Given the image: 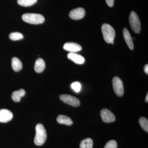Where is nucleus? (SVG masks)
Listing matches in <instances>:
<instances>
[{"instance_id":"1","label":"nucleus","mask_w":148,"mask_h":148,"mask_svg":"<svg viewBox=\"0 0 148 148\" xmlns=\"http://www.w3.org/2000/svg\"><path fill=\"white\" fill-rule=\"evenodd\" d=\"M36 134L34 143L36 145L41 146L45 143L47 138L46 131L42 124H37L36 127Z\"/></svg>"},{"instance_id":"2","label":"nucleus","mask_w":148,"mask_h":148,"mask_svg":"<svg viewBox=\"0 0 148 148\" xmlns=\"http://www.w3.org/2000/svg\"><path fill=\"white\" fill-rule=\"evenodd\" d=\"M101 29L103 38L106 42L113 44L115 36V32L114 28L109 24H104L102 25Z\"/></svg>"},{"instance_id":"3","label":"nucleus","mask_w":148,"mask_h":148,"mask_svg":"<svg viewBox=\"0 0 148 148\" xmlns=\"http://www.w3.org/2000/svg\"><path fill=\"white\" fill-rule=\"evenodd\" d=\"M22 18L27 23L33 24H42L45 21L44 17L39 14H24L22 15Z\"/></svg>"},{"instance_id":"4","label":"nucleus","mask_w":148,"mask_h":148,"mask_svg":"<svg viewBox=\"0 0 148 148\" xmlns=\"http://www.w3.org/2000/svg\"><path fill=\"white\" fill-rule=\"evenodd\" d=\"M129 23L132 31L138 34L141 30V24L138 14L135 12H131L129 16Z\"/></svg>"},{"instance_id":"5","label":"nucleus","mask_w":148,"mask_h":148,"mask_svg":"<svg viewBox=\"0 0 148 148\" xmlns=\"http://www.w3.org/2000/svg\"><path fill=\"white\" fill-rule=\"evenodd\" d=\"M113 89L116 94L119 97L124 94L123 83L121 79L117 77H114L112 80Z\"/></svg>"},{"instance_id":"6","label":"nucleus","mask_w":148,"mask_h":148,"mask_svg":"<svg viewBox=\"0 0 148 148\" xmlns=\"http://www.w3.org/2000/svg\"><path fill=\"white\" fill-rule=\"evenodd\" d=\"M60 98L64 103L74 107H78L80 105L79 100L73 95L69 94L61 95L60 96Z\"/></svg>"},{"instance_id":"7","label":"nucleus","mask_w":148,"mask_h":148,"mask_svg":"<svg viewBox=\"0 0 148 148\" xmlns=\"http://www.w3.org/2000/svg\"><path fill=\"white\" fill-rule=\"evenodd\" d=\"M101 116L104 122L109 123L114 121L116 117L114 114L110 110L103 109L101 111Z\"/></svg>"},{"instance_id":"8","label":"nucleus","mask_w":148,"mask_h":148,"mask_svg":"<svg viewBox=\"0 0 148 148\" xmlns=\"http://www.w3.org/2000/svg\"><path fill=\"white\" fill-rule=\"evenodd\" d=\"M85 15V10L82 8L74 9L70 12L69 16L74 20H79L84 17Z\"/></svg>"},{"instance_id":"9","label":"nucleus","mask_w":148,"mask_h":148,"mask_svg":"<svg viewBox=\"0 0 148 148\" xmlns=\"http://www.w3.org/2000/svg\"><path fill=\"white\" fill-rule=\"evenodd\" d=\"M12 118L13 114L11 111L5 109L0 110V122H8Z\"/></svg>"},{"instance_id":"10","label":"nucleus","mask_w":148,"mask_h":148,"mask_svg":"<svg viewBox=\"0 0 148 148\" xmlns=\"http://www.w3.org/2000/svg\"><path fill=\"white\" fill-rule=\"evenodd\" d=\"M64 49L71 52H76L82 49L81 46L73 42H66L64 44Z\"/></svg>"},{"instance_id":"11","label":"nucleus","mask_w":148,"mask_h":148,"mask_svg":"<svg viewBox=\"0 0 148 148\" xmlns=\"http://www.w3.org/2000/svg\"><path fill=\"white\" fill-rule=\"evenodd\" d=\"M68 58L73 61L76 64H83L85 62V58L82 56L75 52H70L68 54Z\"/></svg>"},{"instance_id":"12","label":"nucleus","mask_w":148,"mask_h":148,"mask_svg":"<svg viewBox=\"0 0 148 148\" xmlns=\"http://www.w3.org/2000/svg\"><path fill=\"white\" fill-rule=\"evenodd\" d=\"M123 36L124 37L125 40L127 44L128 47L131 50L134 49V44L131 35L128 29L126 28H124L123 30Z\"/></svg>"},{"instance_id":"13","label":"nucleus","mask_w":148,"mask_h":148,"mask_svg":"<svg viewBox=\"0 0 148 148\" xmlns=\"http://www.w3.org/2000/svg\"><path fill=\"white\" fill-rule=\"evenodd\" d=\"M45 68V62L43 59L41 58H39L37 59L35 64V71L38 73H42L44 70Z\"/></svg>"},{"instance_id":"14","label":"nucleus","mask_w":148,"mask_h":148,"mask_svg":"<svg viewBox=\"0 0 148 148\" xmlns=\"http://www.w3.org/2000/svg\"><path fill=\"white\" fill-rule=\"evenodd\" d=\"M57 121L60 124L71 125L73 124V121L71 118L64 115H59L57 118Z\"/></svg>"},{"instance_id":"15","label":"nucleus","mask_w":148,"mask_h":148,"mask_svg":"<svg viewBox=\"0 0 148 148\" xmlns=\"http://www.w3.org/2000/svg\"><path fill=\"white\" fill-rule=\"evenodd\" d=\"M26 94L25 90L20 89L18 90L14 91L12 95V98L14 101L16 102L20 101L21 98L24 96Z\"/></svg>"},{"instance_id":"16","label":"nucleus","mask_w":148,"mask_h":148,"mask_svg":"<svg viewBox=\"0 0 148 148\" xmlns=\"http://www.w3.org/2000/svg\"><path fill=\"white\" fill-rule=\"evenodd\" d=\"M12 66L14 71L18 72L22 69V64L18 58L13 57L12 60Z\"/></svg>"},{"instance_id":"17","label":"nucleus","mask_w":148,"mask_h":148,"mask_svg":"<svg viewBox=\"0 0 148 148\" xmlns=\"http://www.w3.org/2000/svg\"><path fill=\"white\" fill-rule=\"evenodd\" d=\"M93 141L90 138L83 140L80 144V148H92Z\"/></svg>"},{"instance_id":"18","label":"nucleus","mask_w":148,"mask_h":148,"mask_svg":"<svg viewBox=\"0 0 148 148\" xmlns=\"http://www.w3.org/2000/svg\"><path fill=\"white\" fill-rule=\"evenodd\" d=\"M37 0H17L19 5L24 7H29L33 5L37 2Z\"/></svg>"},{"instance_id":"19","label":"nucleus","mask_w":148,"mask_h":148,"mask_svg":"<svg viewBox=\"0 0 148 148\" xmlns=\"http://www.w3.org/2000/svg\"><path fill=\"white\" fill-rule=\"evenodd\" d=\"M24 38V36L19 32H13L9 35V38L10 40L13 41L18 40L22 39Z\"/></svg>"},{"instance_id":"20","label":"nucleus","mask_w":148,"mask_h":148,"mask_svg":"<svg viewBox=\"0 0 148 148\" xmlns=\"http://www.w3.org/2000/svg\"><path fill=\"white\" fill-rule=\"evenodd\" d=\"M139 123L141 127L145 131L148 132V121L146 118L142 117L139 119Z\"/></svg>"},{"instance_id":"21","label":"nucleus","mask_w":148,"mask_h":148,"mask_svg":"<svg viewBox=\"0 0 148 148\" xmlns=\"http://www.w3.org/2000/svg\"><path fill=\"white\" fill-rule=\"evenodd\" d=\"M71 87L75 92H79L81 90L82 86L79 82H75L71 85Z\"/></svg>"},{"instance_id":"22","label":"nucleus","mask_w":148,"mask_h":148,"mask_svg":"<svg viewBox=\"0 0 148 148\" xmlns=\"http://www.w3.org/2000/svg\"><path fill=\"white\" fill-rule=\"evenodd\" d=\"M104 148H117V144L115 140H110L106 144Z\"/></svg>"},{"instance_id":"23","label":"nucleus","mask_w":148,"mask_h":148,"mask_svg":"<svg viewBox=\"0 0 148 148\" xmlns=\"http://www.w3.org/2000/svg\"><path fill=\"white\" fill-rule=\"evenodd\" d=\"M106 3L109 7H112L114 5V0H106Z\"/></svg>"},{"instance_id":"24","label":"nucleus","mask_w":148,"mask_h":148,"mask_svg":"<svg viewBox=\"0 0 148 148\" xmlns=\"http://www.w3.org/2000/svg\"><path fill=\"white\" fill-rule=\"evenodd\" d=\"M144 71L146 74H148V65L147 64L144 67Z\"/></svg>"},{"instance_id":"25","label":"nucleus","mask_w":148,"mask_h":148,"mask_svg":"<svg viewBox=\"0 0 148 148\" xmlns=\"http://www.w3.org/2000/svg\"><path fill=\"white\" fill-rule=\"evenodd\" d=\"M146 102L147 103H148V93L147 94V96H146V99H145Z\"/></svg>"}]
</instances>
